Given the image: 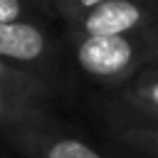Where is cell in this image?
<instances>
[{"mask_svg":"<svg viewBox=\"0 0 158 158\" xmlns=\"http://www.w3.org/2000/svg\"><path fill=\"white\" fill-rule=\"evenodd\" d=\"M74 59L84 74L116 84L133 79L148 67V59H158V42L148 30L114 37H74Z\"/></svg>","mask_w":158,"mask_h":158,"instance_id":"6da1fadb","label":"cell"},{"mask_svg":"<svg viewBox=\"0 0 158 158\" xmlns=\"http://www.w3.org/2000/svg\"><path fill=\"white\" fill-rule=\"evenodd\" d=\"M148 7L136 0H104L86 12H81L69 30L74 37H114V35H133L151 27Z\"/></svg>","mask_w":158,"mask_h":158,"instance_id":"7a4b0ae2","label":"cell"},{"mask_svg":"<svg viewBox=\"0 0 158 158\" xmlns=\"http://www.w3.org/2000/svg\"><path fill=\"white\" fill-rule=\"evenodd\" d=\"M44 126H20L7 138L30 158H104L96 148L74 136H47Z\"/></svg>","mask_w":158,"mask_h":158,"instance_id":"3957f363","label":"cell"},{"mask_svg":"<svg viewBox=\"0 0 158 158\" xmlns=\"http://www.w3.org/2000/svg\"><path fill=\"white\" fill-rule=\"evenodd\" d=\"M47 54V35L25 20L0 22V57L7 62H40Z\"/></svg>","mask_w":158,"mask_h":158,"instance_id":"277c9868","label":"cell"},{"mask_svg":"<svg viewBox=\"0 0 158 158\" xmlns=\"http://www.w3.org/2000/svg\"><path fill=\"white\" fill-rule=\"evenodd\" d=\"M47 99L0 84V128L10 133L20 126L47 123Z\"/></svg>","mask_w":158,"mask_h":158,"instance_id":"5b68a950","label":"cell"},{"mask_svg":"<svg viewBox=\"0 0 158 158\" xmlns=\"http://www.w3.org/2000/svg\"><path fill=\"white\" fill-rule=\"evenodd\" d=\"M116 138L148 158H158V126L133 121V123H126L123 128H118Z\"/></svg>","mask_w":158,"mask_h":158,"instance_id":"8992f818","label":"cell"},{"mask_svg":"<svg viewBox=\"0 0 158 158\" xmlns=\"http://www.w3.org/2000/svg\"><path fill=\"white\" fill-rule=\"evenodd\" d=\"M0 84L5 86H12V89H20V91H30V94H37V96H49V89L37 81L35 77H30L27 72L12 67L7 59L0 57Z\"/></svg>","mask_w":158,"mask_h":158,"instance_id":"52a82bcc","label":"cell"},{"mask_svg":"<svg viewBox=\"0 0 158 158\" xmlns=\"http://www.w3.org/2000/svg\"><path fill=\"white\" fill-rule=\"evenodd\" d=\"M52 5H54V10L62 15V20L69 25V22H74L81 12H86L89 7H94V5H99V2H104V0H49Z\"/></svg>","mask_w":158,"mask_h":158,"instance_id":"ba28073f","label":"cell"},{"mask_svg":"<svg viewBox=\"0 0 158 158\" xmlns=\"http://www.w3.org/2000/svg\"><path fill=\"white\" fill-rule=\"evenodd\" d=\"M25 15L22 0H0V22H17Z\"/></svg>","mask_w":158,"mask_h":158,"instance_id":"9c48e42d","label":"cell"},{"mask_svg":"<svg viewBox=\"0 0 158 158\" xmlns=\"http://www.w3.org/2000/svg\"><path fill=\"white\" fill-rule=\"evenodd\" d=\"M138 74H146V77H158V62L156 64H148L146 69H141Z\"/></svg>","mask_w":158,"mask_h":158,"instance_id":"30bf717a","label":"cell"},{"mask_svg":"<svg viewBox=\"0 0 158 158\" xmlns=\"http://www.w3.org/2000/svg\"><path fill=\"white\" fill-rule=\"evenodd\" d=\"M136 123H138V121H136ZM146 123H151V126H158V118H156V121H146Z\"/></svg>","mask_w":158,"mask_h":158,"instance_id":"8fae6325","label":"cell"},{"mask_svg":"<svg viewBox=\"0 0 158 158\" xmlns=\"http://www.w3.org/2000/svg\"><path fill=\"white\" fill-rule=\"evenodd\" d=\"M156 2H158V0H156Z\"/></svg>","mask_w":158,"mask_h":158,"instance_id":"7c38bea8","label":"cell"}]
</instances>
